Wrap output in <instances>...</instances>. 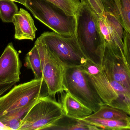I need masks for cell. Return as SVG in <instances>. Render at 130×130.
I'll list each match as a JSON object with an SVG mask.
<instances>
[{
    "label": "cell",
    "mask_w": 130,
    "mask_h": 130,
    "mask_svg": "<svg viewBox=\"0 0 130 130\" xmlns=\"http://www.w3.org/2000/svg\"><path fill=\"white\" fill-rule=\"evenodd\" d=\"M43 79L15 85L0 97V122L9 130H18L21 121L41 97Z\"/></svg>",
    "instance_id": "cell-1"
},
{
    "label": "cell",
    "mask_w": 130,
    "mask_h": 130,
    "mask_svg": "<svg viewBox=\"0 0 130 130\" xmlns=\"http://www.w3.org/2000/svg\"><path fill=\"white\" fill-rule=\"evenodd\" d=\"M75 35L86 59L101 67L105 42L99 29L98 16L85 0L75 14Z\"/></svg>",
    "instance_id": "cell-2"
},
{
    "label": "cell",
    "mask_w": 130,
    "mask_h": 130,
    "mask_svg": "<svg viewBox=\"0 0 130 130\" xmlns=\"http://www.w3.org/2000/svg\"><path fill=\"white\" fill-rule=\"evenodd\" d=\"M25 7L34 17L53 31L64 36L75 35V16H69L47 0H26Z\"/></svg>",
    "instance_id": "cell-3"
},
{
    "label": "cell",
    "mask_w": 130,
    "mask_h": 130,
    "mask_svg": "<svg viewBox=\"0 0 130 130\" xmlns=\"http://www.w3.org/2000/svg\"><path fill=\"white\" fill-rule=\"evenodd\" d=\"M63 84L65 91L93 113L105 104L86 78L83 65L64 66Z\"/></svg>",
    "instance_id": "cell-4"
},
{
    "label": "cell",
    "mask_w": 130,
    "mask_h": 130,
    "mask_svg": "<svg viewBox=\"0 0 130 130\" xmlns=\"http://www.w3.org/2000/svg\"><path fill=\"white\" fill-rule=\"evenodd\" d=\"M64 114L61 104L50 96H41L22 118L18 130H48Z\"/></svg>",
    "instance_id": "cell-5"
},
{
    "label": "cell",
    "mask_w": 130,
    "mask_h": 130,
    "mask_svg": "<svg viewBox=\"0 0 130 130\" xmlns=\"http://www.w3.org/2000/svg\"><path fill=\"white\" fill-rule=\"evenodd\" d=\"M40 37L64 66H81L87 61L75 35L64 36L53 31L44 32Z\"/></svg>",
    "instance_id": "cell-6"
},
{
    "label": "cell",
    "mask_w": 130,
    "mask_h": 130,
    "mask_svg": "<svg viewBox=\"0 0 130 130\" xmlns=\"http://www.w3.org/2000/svg\"><path fill=\"white\" fill-rule=\"evenodd\" d=\"M35 44L40 55L43 81L47 86L48 94L50 96H55L57 93L65 91L63 84L64 66L40 37Z\"/></svg>",
    "instance_id": "cell-7"
},
{
    "label": "cell",
    "mask_w": 130,
    "mask_h": 130,
    "mask_svg": "<svg viewBox=\"0 0 130 130\" xmlns=\"http://www.w3.org/2000/svg\"><path fill=\"white\" fill-rule=\"evenodd\" d=\"M83 67L86 78L94 86L104 103L127 113L126 107L121 101L102 67L89 60H87Z\"/></svg>",
    "instance_id": "cell-8"
},
{
    "label": "cell",
    "mask_w": 130,
    "mask_h": 130,
    "mask_svg": "<svg viewBox=\"0 0 130 130\" xmlns=\"http://www.w3.org/2000/svg\"><path fill=\"white\" fill-rule=\"evenodd\" d=\"M101 67L108 78L130 92V68L124 53H116L105 45Z\"/></svg>",
    "instance_id": "cell-9"
},
{
    "label": "cell",
    "mask_w": 130,
    "mask_h": 130,
    "mask_svg": "<svg viewBox=\"0 0 130 130\" xmlns=\"http://www.w3.org/2000/svg\"><path fill=\"white\" fill-rule=\"evenodd\" d=\"M21 67L19 53L10 43L0 56V89L7 92L20 81Z\"/></svg>",
    "instance_id": "cell-10"
},
{
    "label": "cell",
    "mask_w": 130,
    "mask_h": 130,
    "mask_svg": "<svg viewBox=\"0 0 130 130\" xmlns=\"http://www.w3.org/2000/svg\"><path fill=\"white\" fill-rule=\"evenodd\" d=\"M12 23L15 27V39L33 40L36 38L37 30L34 21L29 12L23 8H21L14 15Z\"/></svg>",
    "instance_id": "cell-11"
},
{
    "label": "cell",
    "mask_w": 130,
    "mask_h": 130,
    "mask_svg": "<svg viewBox=\"0 0 130 130\" xmlns=\"http://www.w3.org/2000/svg\"><path fill=\"white\" fill-rule=\"evenodd\" d=\"M62 106L66 116L78 119H83L90 116L93 111L68 92L62 99Z\"/></svg>",
    "instance_id": "cell-12"
},
{
    "label": "cell",
    "mask_w": 130,
    "mask_h": 130,
    "mask_svg": "<svg viewBox=\"0 0 130 130\" xmlns=\"http://www.w3.org/2000/svg\"><path fill=\"white\" fill-rule=\"evenodd\" d=\"M48 130H101L98 127L83 120L66 116L64 114Z\"/></svg>",
    "instance_id": "cell-13"
},
{
    "label": "cell",
    "mask_w": 130,
    "mask_h": 130,
    "mask_svg": "<svg viewBox=\"0 0 130 130\" xmlns=\"http://www.w3.org/2000/svg\"><path fill=\"white\" fill-rule=\"evenodd\" d=\"M83 120L98 127L101 130H130V121L102 119L89 116Z\"/></svg>",
    "instance_id": "cell-14"
},
{
    "label": "cell",
    "mask_w": 130,
    "mask_h": 130,
    "mask_svg": "<svg viewBox=\"0 0 130 130\" xmlns=\"http://www.w3.org/2000/svg\"><path fill=\"white\" fill-rule=\"evenodd\" d=\"M25 62L26 67L32 71L35 79H43L41 58L38 47L35 44L26 55Z\"/></svg>",
    "instance_id": "cell-15"
},
{
    "label": "cell",
    "mask_w": 130,
    "mask_h": 130,
    "mask_svg": "<svg viewBox=\"0 0 130 130\" xmlns=\"http://www.w3.org/2000/svg\"><path fill=\"white\" fill-rule=\"evenodd\" d=\"M92 117L130 121V115L122 110L104 104L89 116Z\"/></svg>",
    "instance_id": "cell-16"
},
{
    "label": "cell",
    "mask_w": 130,
    "mask_h": 130,
    "mask_svg": "<svg viewBox=\"0 0 130 130\" xmlns=\"http://www.w3.org/2000/svg\"><path fill=\"white\" fill-rule=\"evenodd\" d=\"M18 8L14 2L9 0H0V18L3 22L11 23Z\"/></svg>",
    "instance_id": "cell-17"
},
{
    "label": "cell",
    "mask_w": 130,
    "mask_h": 130,
    "mask_svg": "<svg viewBox=\"0 0 130 130\" xmlns=\"http://www.w3.org/2000/svg\"><path fill=\"white\" fill-rule=\"evenodd\" d=\"M62 9L67 15L75 16L80 3L76 0H47Z\"/></svg>",
    "instance_id": "cell-18"
},
{
    "label": "cell",
    "mask_w": 130,
    "mask_h": 130,
    "mask_svg": "<svg viewBox=\"0 0 130 130\" xmlns=\"http://www.w3.org/2000/svg\"><path fill=\"white\" fill-rule=\"evenodd\" d=\"M121 6V23L124 29L130 35V0H120Z\"/></svg>",
    "instance_id": "cell-19"
},
{
    "label": "cell",
    "mask_w": 130,
    "mask_h": 130,
    "mask_svg": "<svg viewBox=\"0 0 130 130\" xmlns=\"http://www.w3.org/2000/svg\"><path fill=\"white\" fill-rule=\"evenodd\" d=\"M105 12L111 13L120 22L121 20L120 0H101Z\"/></svg>",
    "instance_id": "cell-20"
},
{
    "label": "cell",
    "mask_w": 130,
    "mask_h": 130,
    "mask_svg": "<svg viewBox=\"0 0 130 130\" xmlns=\"http://www.w3.org/2000/svg\"><path fill=\"white\" fill-rule=\"evenodd\" d=\"M123 45L124 55L130 68V35L125 30L124 33Z\"/></svg>",
    "instance_id": "cell-21"
},
{
    "label": "cell",
    "mask_w": 130,
    "mask_h": 130,
    "mask_svg": "<svg viewBox=\"0 0 130 130\" xmlns=\"http://www.w3.org/2000/svg\"><path fill=\"white\" fill-rule=\"evenodd\" d=\"M92 10L100 16L105 13L104 6L101 0H85Z\"/></svg>",
    "instance_id": "cell-22"
},
{
    "label": "cell",
    "mask_w": 130,
    "mask_h": 130,
    "mask_svg": "<svg viewBox=\"0 0 130 130\" xmlns=\"http://www.w3.org/2000/svg\"><path fill=\"white\" fill-rule=\"evenodd\" d=\"M9 1H13L18 2L20 4L23 5L24 6H25L26 5V0H9Z\"/></svg>",
    "instance_id": "cell-23"
},
{
    "label": "cell",
    "mask_w": 130,
    "mask_h": 130,
    "mask_svg": "<svg viewBox=\"0 0 130 130\" xmlns=\"http://www.w3.org/2000/svg\"><path fill=\"white\" fill-rule=\"evenodd\" d=\"M6 92L4 91V90H3V89H0V97L3 95L4 94L6 93Z\"/></svg>",
    "instance_id": "cell-24"
},
{
    "label": "cell",
    "mask_w": 130,
    "mask_h": 130,
    "mask_svg": "<svg viewBox=\"0 0 130 130\" xmlns=\"http://www.w3.org/2000/svg\"><path fill=\"white\" fill-rule=\"evenodd\" d=\"M76 1L78 2H79V3H81V2H83V1H84V0H76Z\"/></svg>",
    "instance_id": "cell-25"
}]
</instances>
